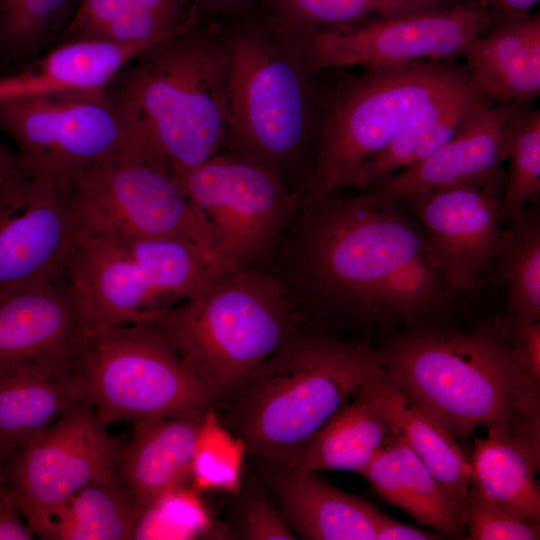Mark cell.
Wrapping results in <instances>:
<instances>
[{"instance_id": "26", "label": "cell", "mask_w": 540, "mask_h": 540, "mask_svg": "<svg viewBox=\"0 0 540 540\" xmlns=\"http://www.w3.org/2000/svg\"><path fill=\"white\" fill-rule=\"evenodd\" d=\"M81 400L75 370L26 368L0 374V446L16 452Z\"/></svg>"}, {"instance_id": "33", "label": "cell", "mask_w": 540, "mask_h": 540, "mask_svg": "<svg viewBox=\"0 0 540 540\" xmlns=\"http://www.w3.org/2000/svg\"><path fill=\"white\" fill-rule=\"evenodd\" d=\"M475 89L470 81L422 106L388 145L365 163L355 179L353 188L365 191L386 177L416 163L427 136L468 93Z\"/></svg>"}, {"instance_id": "10", "label": "cell", "mask_w": 540, "mask_h": 540, "mask_svg": "<svg viewBox=\"0 0 540 540\" xmlns=\"http://www.w3.org/2000/svg\"><path fill=\"white\" fill-rule=\"evenodd\" d=\"M68 195L82 234L182 240L217 257L215 234L179 174L141 149L89 170Z\"/></svg>"}, {"instance_id": "21", "label": "cell", "mask_w": 540, "mask_h": 540, "mask_svg": "<svg viewBox=\"0 0 540 540\" xmlns=\"http://www.w3.org/2000/svg\"><path fill=\"white\" fill-rule=\"evenodd\" d=\"M476 438L470 457L471 487L502 509L540 523V427H491Z\"/></svg>"}, {"instance_id": "39", "label": "cell", "mask_w": 540, "mask_h": 540, "mask_svg": "<svg viewBox=\"0 0 540 540\" xmlns=\"http://www.w3.org/2000/svg\"><path fill=\"white\" fill-rule=\"evenodd\" d=\"M512 336L524 367L540 386V321L525 326Z\"/></svg>"}, {"instance_id": "13", "label": "cell", "mask_w": 540, "mask_h": 540, "mask_svg": "<svg viewBox=\"0 0 540 540\" xmlns=\"http://www.w3.org/2000/svg\"><path fill=\"white\" fill-rule=\"evenodd\" d=\"M121 451L93 407L81 400L10 456L1 483L35 535L44 539L76 493L117 473Z\"/></svg>"}, {"instance_id": "45", "label": "cell", "mask_w": 540, "mask_h": 540, "mask_svg": "<svg viewBox=\"0 0 540 540\" xmlns=\"http://www.w3.org/2000/svg\"><path fill=\"white\" fill-rule=\"evenodd\" d=\"M492 6L512 18L524 17L539 0H487Z\"/></svg>"}, {"instance_id": "3", "label": "cell", "mask_w": 540, "mask_h": 540, "mask_svg": "<svg viewBox=\"0 0 540 540\" xmlns=\"http://www.w3.org/2000/svg\"><path fill=\"white\" fill-rule=\"evenodd\" d=\"M228 72L218 24L201 19L144 50L104 94L124 121L130 145L179 173L226 148Z\"/></svg>"}, {"instance_id": "23", "label": "cell", "mask_w": 540, "mask_h": 540, "mask_svg": "<svg viewBox=\"0 0 540 540\" xmlns=\"http://www.w3.org/2000/svg\"><path fill=\"white\" fill-rule=\"evenodd\" d=\"M477 91L520 107L540 93V18H513L478 37L465 52Z\"/></svg>"}, {"instance_id": "4", "label": "cell", "mask_w": 540, "mask_h": 540, "mask_svg": "<svg viewBox=\"0 0 540 540\" xmlns=\"http://www.w3.org/2000/svg\"><path fill=\"white\" fill-rule=\"evenodd\" d=\"M216 21L229 55L228 152L294 175L318 137L317 72L295 32L262 3Z\"/></svg>"}, {"instance_id": "28", "label": "cell", "mask_w": 540, "mask_h": 540, "mask_svg": "<svg viewBox=\"0 0 540 540\" xmlns=\"http://www.w3.org/2000/svg\"><path fill=\"white\" fill-rule=\"evenodd\" d=\"M506 295V318L513 335L540 321V215L535 204L502 230L500 251L492 272Z\"/></svg>"}, {"instance_id": "2", "label": "cell", "mask_w": 540, "mask_h": 540, "mask_svg": "<svg viewBox=\"0 0 540 540\" xmlns=\"http://www.w3.org/2000/svg\"><path fill=\"white\" fill-rule=\"evenodd\" d=\"M379 347L387 380L456 440L480 427H540V386L500 319L469 330L404 329Z\"/></svg>"}, {"instance_id": "18", "label": "cell", "mask_w": 540, "mask_h": 540, "mask_svg": "<svg viewBox=\"0 0 540 540\" xmlns=\"http://www.w3.org/2000/svg\"><path fill=\"white\" fill-rule=\"evenodd\" d=\"M515 107L518 106L495 107L484 100L450 142L424 160L363 192L380 201H400L416 194L465 184L503 187L507 126Z\"/></svg>"}, {"instance_id": "36", "label": "cell", "mask_w": 540, "mask_h": 540, "mask_svg": "<svg viewBox=\"0 0 540 540\" xmlns=\"http://www.w3.org/2000/svg\"><path fill=\"white\" fill-rule=\"evenodd\" d=\"M467 540H536L539 523L528 522L470 488L462 509Z\"/></svg>"}, {"instance_id": "37", "label": "cell", "mask_w": 540, "mask_h": 540, "mask_svg": "<svg viewBox=\"0 0 540 540\" xmlns=\"http://www.w3.org/2000/svg\"><path fill=\"white\" fill-rule=\"evenodd\" d=\"M241 536L250 540H293L296 536L275 507L261 494H252L243 508Z\"/></svg>"}, {"instance_id": "44", "label": "cell", "mask_w": 540, "mask_h": 540, "mask_svg": "<svg viewBox=\"0 0 540 540\" xmlns=\"http://www.w3.org/2000/svg\"><path fill=\"white\" fill-rule=\"evenodd\" d=\"M131 7L179 19L199 15L192 0H126ZM200 16V15H199Z\"/></svg>"}, {"instance_id": "9", "label": "cell", "mask_w": 540, "mask_h": 540, "mask_svg": "<svg viewBox=\"0 0 540 540\" xmlns=\"http://www.w3.org/2000/svg\"><path fill=\"white\" fill-rule=\"evenodd\" d=\"M82 398L108 425L199 416L213 401L150 324L88 328L75 363Z\"/></svg>"}, {"instance_id": "34", "label": "cell", "mask_w": 540, "mask_h": 540, "mask_svg": "<svg viewBox=\"0 0 540 540\" xmlns=\"http://www.w3.org/2000/svg\"><path fill=\"white\" fill-rule=\"evenodd\" d=\"M246 453L243 440L222 424L212 406L208 408L202 418L192 458L194 488L238 494Z\"/></svg>"}, {"instance_id": "1", "label": "cell", "mask_w": 540, "mask_h": 540, "mask_svg": "<svg viewBox=\"0 0 540 540\" xmlns=\"http://www.w3.org/2000/svg\"><path fill=\"white\" fill-rule=\"evenodd\" d=\"M286 229L278 276L300 316L409 329L451 305L456 292L435 266L423 229L398 201L301 191Z\"/></svg>"}, {"instance_id": "17", "label": "cell", "mask_w": 540, "mask_h": 540, "mask_svg": "<svg viewBox=\"0 0 540 540\" xmlns=\"http://www.w3.org/2000/svg\"><path fill=\"white\" fill-rule=\"evenodd\" d=\"M86 329L66 277L0 288V374L73 372Z\"/></svg>"}, {"instance_id": "14", "label": "cell", "mask_w": 540, "mask_h": 540, "mask_svg": "<svg viewBox=\"0 0 540 540\" xmlns=\"http://www.w3.org/2000/svg\"><path fill=\"white\" fill-rule=\"evenodd\" d=\"M490 23L486 10L462 5L341 28L289 27L308 65L319 73L330 68L390 67L464 55Z\"/></svg>"}, {"instance_id": "38", "label": "cell", "mask_w": 540, "mask_h": 540, "mask_svg": "<svg viewBox=\"0 0 540 540\" xmlns=\"http://www.w3.org/2000/svg\"><path fill=\"white\" fill-rule=\"evenodd\" d=\"M130 7L126 0H78L71 20L60 35V42L84 39Z\"/></svg>"}, {"instance_id": "6", "label": "cell", "mask_w": 540, "mask_h": 540, "mask_svg": "<svg viewBox=\"0 0 540 540\" xmlns=\"http://www.w3.org/2000/svg\"><path fill=\"white\" fill-rule=\"evenodd\" d=\"M282 279L253 266L219 271L150 321L212 401L230 399L300 329Z\"/></svg>"}, {"instance_id": "43", "label": "cell", "mask_w": 540, "mask_h": 540, "mask_svg": "<svg viewBox=\"0 0 540 540\" xmlns=\"http://www.w3.org/2000/svg\"><path fill=\"white\" fill-rule=\"evenodd\" d=\"M27 176L17 151L9 148L0 138V197Z\"/></svg>"}, {"instance_id": "16", "label": "cell", "mask_w": 540, "mask_h": 540, "mask_svg": "<svg viewBox=\"0 0 540 540\" xmlns=\"http://www.w3.org/2000/svg\"><path fill=\"white\" fill-rule=\"evenodd\" d=\"M81 234L69 195L25 177L0 197V288L65 277Z\"/></svg>"}, {"instance_id": "7", "label": "cell", "mask_w": 540, "mask_h": 540, "mask_svg": "<svg viewBox=\"0 0 540 540\" xmlns=\"http://www.w3.org/2000/svg\"><path fill=\"white\" fill-rule=\"evenodd\" d=\"M223 269L182 240L81 234L65 277L88 329L146 323Z\"/></svg>"}, {"instance_id": "12", "label": "cell", "mask_w": 540, "mask_h": 540, "mask_svg": "<svg viewBox=\"0 0 540 540\" xmlns=\"http://www.w3.org/2000/svg\"><path fill=\"white\" fill-rule=\"evenodd\" d=\"M0 131L16 144L30 177L65 194L130 146L125 123L105 94L1 99Z\"/></svg>"}, {"instance_id": "24", "label": "cell", "mask_w": 540, "mask_h": 540, "mask_svg": "<svg viewBox=\"0 0 540 540\" xmlns=\"http://www.w3.org/2000/svg\"><path fill=\"white\" fill-rule=\"evenodd\" d=\"M363 389L391 428L428 467L462 519L472 479L468 458L456 439L423 407L393 386L384 372L369 380Z\"/></svg>"}, {"instance_id": "35", "label": "cell", "mask_w": 540, "mask_h": 540, "mask_svg": "<svg viewBox=\"0 0 540 540\" xmlns=\"http://www.w3.org/2000/svg\"><path fill=\"white\" fill-rule=\"evenodd\" d=\"M197 490H172L142 511L135 539H194L212 528Z\"/></svg>"}, {"instance_id": "29", "label": "cell", "mask_w": 540, "mask_h": 540, "mask_svg": "<svg viewBox=\"0 0 540 540\" xmlns=\"http://www.w3.org/2000/svg\"><path fill=\"white\" fill-rule=\"evenodd\" d=\"M142 509L117 473L76 493L53 520L44 539H135Z\"/></svg>"}, {"instance_id": "25", "label": "cell", "mask_w": 540, "mask_h": 540, "mask_svg": "<svg viewBox=\"0 0 540 540\" xmlns=\"http://www.w3.org/2000/svg\"><path fill=\"white\" fill-rule=\"evenodd\" d=\"M360 475L383 500L421 525L447 538L466 536L462 519L439 482L394 430Z\"/></svg>"}, {"instance_id": "5", "label": "cell", "mask_w": 540, "mask_h": 540, "mask_svg": "<svg viewBox=\"0 0 540 540\" xmlns=\"http://www.w3.org/2000/svg\"><path fill=\"white\" fill-rule=\"evenodd\" d=\"M383 372L379 346L301 328L228 400L247 453L296 468L320 431Z\"/></svg>"}, {"instance_id": "11", "label": "cell", "mask_w": 540, "mask_h": 540, "mask_svg": "<svg viewBox=\"0 0 540 540\" xmlns=\"http://www.w3.org/2000/svg\"><path fill=\"white\" fill-rule=\"evenodd\" d=\"M178 174L215 234L224 268L254 267L268 258L300 204L301 189L280 172L231 152Z\"/></svg>"}, {"instance_id": "41", "label": "cell", "mask_w": 540, "mask_h": 540, "mask_svg": "<svg viewBox=\"0 0 540 540\" xmlns=\"http://www.w3.org/2000/svg\"><path fill=\"white\" fill-rule=\"evenodd\" d=\"M446 538L438 531L431 532L413 525L404 524L387 515L382 519L376 536V540H435Z\"/></svg>"}, {"instance_id": "22", "label": "cell", "mask_w": 540, "mask_h": 540, "mask_svg": "<svg viewBox=\"0 0 540 540\" xmlns=\"http://www.w3.org/2000/svg\"><path fill=\"white\" fill-rule=\"evenodd\" d=\"M203 415L135 422L122 448L117 475L142 511L164 494L187 486Z\"/></svg>"}, {"instance_id": "40", "label": "cell", "mask_w": 540, "mask_h": 540, "mask_svg": "<svg viewBox=\"0 0 540 540\" xmlns=\"http://www.w3.org/2000/svg\"><path fill=\"white\" fill-rule=\"evenodd\" d=\"M21 513L0 483V540H32L35 533L21 520Z\"/></svg>"}, {"instance_id": "8", "label": "cell", "mask_w": 540, "mask_h": 540, "mask_svg": "<svg viewBox=\"0 0 540 540\" xmlns=\"http://www.w3.org/2000/svg\"><path fill=\"white\" fill-rule=\"evenodd\" d=\"M470 81L467 71L422 61L366 68L340 84L323 106L311 172L301 191L331 194L353 187L365 163L416 111Z\"/></svg>"}, {"instance_id": "19", "label": "cell", "mask_w": 540, "mask_h": 540, "mask_svg": "<svg viewBox=\"0 0 540 540\" xmlns=\"http://www.w3.org/2000/svg\"><path fill=\"white\" fill-rule=\"evenodd\" d=\"M156 43L122 45L97 40L62 41L20 71L1 76L0 100L102 95L128 63Z\"/></svg>"}, {"instance_id": "15", "label": "cell", "mask_w": 540, "mask_h": 540, "mask_svg": "<svg viewBox=\"0 0 540 540\" xmlns=\"http://www.w3.org/2000/svg\"><path fill=\"white\" fill-rule=\"evenodd\" d=\"M502 188L465 184L398 201L418 221L435 266L455 292L477 289L492 272L502 241Z\"/></svg>"}, {"instance_id": "46", "label": "cell", "mask_w": 540, "mask_h": 540, "mask_svg": "<svg viewBox=\"0 0 540 540\" xmlns=\"http://www.w3.org/2000/svg\"><path fill=\"white\" fill-rule=\"evenodd\" d=\"M14 453L13 450L0 446V483L2 479L3 469L10 456Z\"/></svg>"}, {"instance_id": "27", "label": "cell", "mask_w": 540, "mask_h": 540, "mask_svg": "<svg viewBox=\"0 0 540 540\" xmlns=\"http://www.w3.org/2000/svg\"><path fill=\"white\" fill-rule=\"evenodd\" d=\"M392 428L364 391H358L316 436L296 469L361 474L384 447Z\"/></svg>"}, {"instance_id": "30", "label": "cell", "mask_w": 540, "mask_h": 540, "mask_svg": "<svg viewBox=\"0 0 540 540\" xmlns=\"http://www.w3.org/2000/svg\"><path fill=\"white\" fill-rule=\"evenodd\" d=\"M285 24L299 29L348 27L440 8V0H262Z\"/></svg>"}, {"instance_id": "42", "label": "cell", "mask_w": 540, "mask_h": 540, "mask_svg": "<svg viewBox=\"0 0 540 540\" xmlns=\"http://www.w3.org/2000/svg\"><path fill=\"white\" fill-rule=\"evenodd\" d=\"M262 0H192L200 17L212 21L240 14Z\"/></svg>"}, {"instance_id": "31", "label": "cell", "mask_w": 540, "mask_h": 540, "mask_svg": "<svg viewBox=\"0 0 540 540\" xmlns=\"http://www.w3.org/2000/svg\"><path fill=\"white\" fill-rule=\"evenodd\" d=\"M78 0H0V63L26 60L60 36Z\"/></svg>"}, {"instance_id": "32", "label": "cell", "mask_w": 540, "mask_h": 540, "mask_svg": "<svg viewBox=\"0 0 540 540\" xmlns=\"http://www.w3.org/2000/svg\"><path fill=\"white\" fill-rule=\"evenodd\" d=\"M508 176L499 217L508 224L535 204L540 194V110L515 107L507 126Z\"/></svg>"}, {"instance_id": "20", "label": "cell", "mask_w": 540, "mask_h": 540, "mask_svg": "<svg viewBox=\"0 0 540 540\" xmlns=\"http://www.w3.org/2000/svg\"><path fill=\"white\" fill-rule=\"evenodd\" d=\"M270 483L294 530L310 540H376L385 514L314 472L273 464Z\"/></svg>"}]
</instances>
